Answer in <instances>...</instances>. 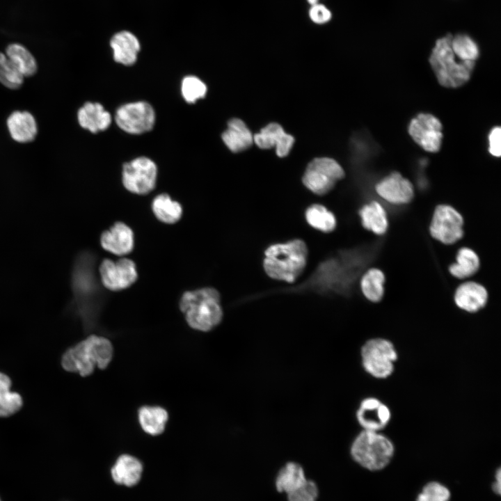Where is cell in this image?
<instances>
[{"instance_id": "cell-1", "label": "cell", "mask_w": 501, "mask_h": 501, "mask_svg": "<svg viewBox=\"0 0 501 501\" xmlns=\"http://www.w3.org/2000/svg\"><path fill=\"white\" fill-rule=\"evenodd\" d=\"M308 257V245L301 239L276 242L264 249L262 268L271 279L294 283L304 273Z\"/></svg>"}, {"instance_id": "cell-2", "label": "cell", "mask_w": 501, "mask_h": 501, "mask_svg": "<svg viewBox=\"0 0 501 501\" xmlns=\"http://www.w3.org/2000/svg\"><path fill=\"white\" fill-rule=\"evenodd\" d=\"M113 347L110 340L100 334H89L86 338L68 348L62 355L64 370L82 377L91 375L96 367L106 369L112 360Z\"/></svg>"}, {"instance_id": "cell-3", "label": "cell", "mask_w": 501, "mask_h": 501, "mask_svg": "<svg viewBox=\"0 0 501 501\" xmlns=\"http://www.w3.org/2000/svg\"><path fill=\"white\" fill-rule=\"evenodd\" d=\"M179 308L187 324L202 332L216 328L223 317L221 294L212 287L185 292L180 299Z\"/></svg>"}, {"instance_id": "cell-4", "label": "cell", "mask_w": 501, "mask_h": 501, "mask_svg": "<svg viewBox=\"0 0 501 501\" xmlns=\"http://www.w3.org/2000/svg\"><path fill=\"white\" fill-rule=\"evenodd\" d=\"M452 35L437 39L432 47L429 62L440 85L457 88L470 78L475 62L463 61L456 58L451 47Z\"/></svg>"}, {"instance_id": "cell-5", "label": "cell", "mask_w": 501, "mask_h": 501, "mask_svg": "<svg viewBox=\"0 0 501 501\" xmlns=\"http://www.w3.org/2000/svg\"><path fill=\"white\" fill-rule=\"evenodd\" d=\"M353 459L363 468L378 471L385 468L391 461L395 447L391 440L381 431L363 430L351 445Z\"/></svg>"}, {"instance_id": "cell-6", "label": "cell", "mask_w": 501, "mask_h": 501, "mask_svg": "<svg viewBox=\"0 0 501 501\" xmlns=\"http://www.w3.org/2000/svg\"><path fill=\"white\" fill-rule=\"evenodd\" d=\"M360 353L363 367L372 377L383 379L393 373L398 354L390 340L381 337L370 339L363 345Z\"/></svg>"}, {"instance_id": "cell-7", "label": "cell", "mask_w": 501, "mask_h": 501, "mask_svg": "<svg viewBox=\"0 0 501 501\" xmlns=\"http://www.w3.org/2000/svg\"><path fill=\"white\" fill-rule=\"evenodd\" d=\"M344 177L343 168L335 159L319 157L308 164L302 182L314 194L324 196L330 192Z\"/></svg>"}, {"instance_id": "cell-8", "label": "cell", "mask_w": 501, "mask_h": 501, "mask_svg": "<svg viewBox=\"0 0 501 501\" xmlns=\"http://www.w3.org/2000/svg\"><path fill=\"white\" fill-rule=\"evenodd\" d=\"M464 219L454 207L440 204L432 214L429 231L431 237L443 245H452L464 235Z\"/></svg>"}, {"instance_id": "cell-9", "label": "cell", "mask_w": 501, "mask_h": 501, "mask_svg": "<svg viewBox=\"0 0 501 501\" xmlns=\"http://www.w3.org/2000/svg\"><path fill=\"white\" fill-rule=\"evenodd\" d=\"M157 177V165L145 157H137L125 163L122 167L123 186L135 194L145 195L152 191L155 187Z\"/></svg>"}, {"instance_id": "cell-10", "label": "cell", "mask_w": 501, "mask_h": 501, "mask_svg": "<svg viewBox=\"0 0 501 501\" xmlns=\"http://www.w3.org/2000/svg\"><path fill=\"white\" fill-rule=\"evenodd\" d=\"M115 121L122 131L131 134H141L152 129L155 112L146 102H130L117 109Z\"/></svg>"}, {"instance_id": "cell-11", "label": "cell", "mask_w": 501, "mask_h": 501, "mask_svg": "<svg viewBox=\"0 0 501 501\" xmlns=\"http://www.w3.org/2000/svg\"><path fill=\"white\" fill-rule=\"evenodd\" d=\"M99 270L102 285L111 291L127 289L138 278L134 262L127 257L116 262L106 258L101 262Z\"/></svg>"}, {"instance_id": "cell-12", "label": "cell", "mask_w": 501, "mask_h": 501, "mask_svg": "<svg viewBox=\"0 0 501 501\" xmlns=\"http://www.w3.org/2000/svg\"><path fill=\"white\" fill-rule=\"evenodd\" d=\"M442 124L434 116L420 113L413 118L408 126V133L414 141L429 152H438L443 138Z\"/></svg>"}, {"instance_id": "cell-13", "label": "cell", "mask_w": 501, "mask_h": 501, "mask_svg": "<svg viewBox=\"0 0 501 501\" xmlns=\"http://www.w3.org/2000/svg\"><path fill=\"white\" fill-rule=\"evenodd\" d=\"M375 191L381 198L395 205H407L415 196L412 183L398 172H393L380 180L375 186Z\"/></svg>"}, {"instance_id": "cell-14", "label": "cell", "mask_w": 501, "mask_h": 501, "mask_svg": "<svg viewBox=\"0 0 501 501\" xmlns=\"http://www.w3.org/2000/svg\"><path fill=\"white\" fill-rule=\"evenodd\" d=\"M356 419L363 430L381 431L390 422L389 407L376 397L363 399L356 411Z\"/></svg>"}, {"instance_id": "cell-15", "label": "cell", "mask_w": 501, "mask_h": 501, "mask_svg": "<svg viewBox=\"0 0 501 501\" xmlns=\"http://www.w3.org/2000/svg\"><path fill=\"white\" fill-rule=\"evenodd\" d=\"M453 299L455 305L460 310L475 313L486 306L488 293L483 285L475 281H467L456 287Z\"/></svg>"}, {"instance_id": "cell-16", "label": "cell", "mask_w": 501, "mask_h": 501, "mask_svg": "<svg viewBox=\"0 0 501 501\" xmlns=\"http://www.w3.org/2000/svg\"><path fill=\"white\" fill-rule=\"evenodd\" d=\"M100 244L106 251L118 256L125 255L134 249V232L125 223L116 222L102 233Z\"/></svg>"}, {"instance_id": "cell-17", "label": "cell", "mask_w": 501, "mask_h": 501, "mask_svg": "<svg viewBox=\"0 0 501 501\" xmlns=\"http://www.w3.org/2000/svg\"><path fill=\"white\" fill-rule=\"evenodd\" d=\"M253 142L261 149L275 147L277 155L284 157L289 153L294 138L287 134L279 124L271 122L253 136Z\"/></svg>"}, {"instance_id": "cell-18", "label": "cell", "mask_w": 501, "mask_h": 501, "mask_svg": "<svg viewBox=\"0 0 501 501\" xmlns=\"http://www.w3.org/2000/svg\"><path fill=\"white\" fill-rule=\"evenodd\" d=\"M143 471L142 462L136 456L122 454L116 460L111 468L113 482L119 485L132 487L141 480Z\"/></svg>"}, {"instance_id": "cell-19", "label": "cell", "mask_w": 501, "mask_h": 501, "mask_svg": "<svg viewBox=\"0 0 501 501\" xmlns=\"http://www.w3.org/2000/svg\"><path fill=\"white\" fill-rule=\"evenodd\" d=\"M110 45L116 62L128 66L136 61L141 45L132 33L128 31L116 33L111 38Z\"/></svg>"}, {"instance_id": "cell-20", "label": "cell", "mask_w": 501, "mask_h": 501, "mask_svg": "<svg viewBox=\"0 0 501 501\" xmlns=\"http://www.w3.org/2000/svg\"><path fill=\"white\" fill-rule=\"evenodd\" d=\"M6 125L11 138L20 143L33 141L38 134L36 120L29 111H13L7 118Z\"/></svg>"}, {"instance_id": "cell-21", "label": "cell", "mask_w": 501, "mask_h": 501, "mask_svg": "<svg viewBox=\"0 0 501 501\" xmlns=\"http://www.w3.org/2000/svg\"><path fill=\"white\" fill-rule=\"evenodd\" d=\"M79 125L91 133L106 130L111 123V114L98 102H86L77 112Z\"/></svg>"}, {"instance_id": "cell-22", "label": "cell", "mask_w": 501, "mask_h": 501, "mask_svg": "<svg viewBox=\"0 0 501 501\" xmlns=\"http://www.w3.org/2000/svg\"><path fill=\"white\" fill-rule=\"evenodd\" d=\"M362 227L376 235H383L389 228V220L385 207L378 201L372 200L358 210Z\"/></svg>"}, {"instance_id": "cell-23", "label": "cell", "mask_w": 501, "mask_h": 501, "mask_svg": "<svg viewBox=\"0 0 501 501\" xmlns=\"http://www.w3.org/2000/svg\"><path fill=\"white\" fill-rule=\"evenodd\" d=\"M222 140L230 151L236 153L248 149L253 143V136L244 121L232 118L222 134Z\"/></svg>"}, {"instance_id": "cell-24", "label": "cell", "mask_w": 501, "mask_h": 501, "mask_svg": "<svg viewBox=\"0 0 501 501\" xmlns=\"http://www.w3.org/2000/svg\"><path fill=\"white\" fill-rule=\"evenodd\" d=\"M480 268V259L477 253L469 247L460 248L456 254L455 262L448 267L451 276L459 280L471 278Z\"/></svg>"}, {"instance_id": "cell-25", "label": "cell", "mask_w": 501, "mask_h": 501, "mask_svg": "<svg viewBox=\"0 0 501 501\" xmlns=\"http://www.w3.org/2000/svg\"><path fill=\"white\" fill-rule=\"evenodd\" d=\"M138 418L141 429L148 434H161L168 420V411L159 406H143L138 408Z\"/></svg>"}, {"instance_id": "cell-26", "label": "cell", "mask_w": 501, "mask_h": 501, "mask_svg": "<svg viewBox=\"0 0 501 501\" xmlns=\"http://www.w3.org/2000/svg\"><path fill=\"white\" fill-rule=\"evenodd\" d=\"M385 273L379 268L367 269L361 276L360 287L365 298L374 303L382 301L385 295Z\"/></svg>"}, {"instance_id": "cell-27", "label": "cell", "mask_w": 501, "mask_h": 501, "mask_svg": "<svg viewBox=\"0 0 501 501\" xmlns=\"http://www.w3.org/2000/svg\"><path fill=\"white\" fill-rule=\"evenodd\" d=\"M305 219L310 228L320 232L328 234L337 227V218L334 213L323 205L315 203L305 209Z\"/></svg>"}, {"instance_id": "cell-28", "label": "cell", "mask_w": 501, "mask_h": 501, "mask_svg": "<svg viewBox=\"0 0 501 501\" xmlns=\"http://www.w3.org/2000/svg\"><path fill=\"white\" fill-rule=\"evenodd\" d=\"M306 479L304 470L300 464L288 462L278 472L275 485L278 492L287 494L299 487Z\"/></svg>"}, {"instance_id": "cell-29", "label": "cell", "mask_w": 501, "mask_h": 501, "mask_svg": "<svg viewBox=\"0 0 501 501\" xmlns=\"http://www.w3.org/2000/svg\"><path fill=\"white\" fill-rule=\"evenodd\" d=\"M152 210L159 221L166 224L178 222L183 212L181 204L173 200L167 193L159 194L154 198Z\"/></svg>"}, {"instance_id": "cell-30", "label": "cell", "mask_w": 501, "mask_h": 501, "mask_svg": "<svg viewBox=\"0 0 501 501\" xmlns=\"http://www.w3.org/2000/svg\"><path fill=\"white\" fill-rule=\"evenodd\" d=\"M12 381L6 374L0 372V418L10 417L23 406L22 396L11 390Z\"/></svg>"}, {"instance_id": "cell-31", "label": "cell", "mask_w": 501, "mask_h": 501, "mask_svg": "<svg viewBox=\"0 0 501 501\" xmlns=\"http://www.w3.org/2000/svg\"><path fill=\"white\" fill-rule=\"evenodd\" d=\"M5 54L24 77H31L36 73V60L24 45L19 43L10 44Z\"/></svg>"}, {"instance_id": "cell-32", "label": "cell", "mask_w": 501, "mask_h": 501, "mask_svg": "<svg viewBox=\"0 0 501 501\" xmlns=\"http://www.w3.org/2000/svg\"><path fill=\"white\" fill-rule=\"evenodd\" d=\"M451 47L456 58L463 61L475 62L479 56V45L466 33L452 35Z\"/></svg>"}, {"instance_id": "cell-33", "label": "cell", "mask_w": 501, "mask_h": 501, "mask_svg": "<svg viewBox=\"0 0 501 501\" xmlns=\"http://www.w3.org/2000/svg\"><path fill=\"white\" fill-rule=\"evenodd\" d=\"M24 79L6 54L0 52V83L9 89L15 90L22 86Z\"/></svg>"}, {"instance_id": "cell-34", "label": "cell", "mask_w": 501, "mask_h": 501, "mask_svg": "<svg viewBox=\"0 0 501 501\" xmlns=\"http://www.w3.org/2000/svg\"><path fill=\"white\" fill-rule=\"evenodd\" d=\"M207 90L205 84L197 77L189 75L182 81V95L189 104H193L198 100L205 97Z\"/></svg>"}, {"instance_id": "cell-35", "label": "cell", "mask_w": 501, "mask_h": 501, "mask_svg": "<svg viewBox=\"0 0 501 501\" xmlns=\"http://www.w3.org/2000/svg\"><path fill=\"white\" fill-rule=\"evenodd\" d=\"M450 496V491L445 485L433 481L423 487L416 501H449Z\"/></svg>"}, {"instance_id": "cell-36", "label": "cell", "mask_w": 501, "mask_h": 501, "mask_svg": "<svg viewBox=\"0 0 501 501\" xmlns=\"http://www.w3.org/2000/svg\"><path fill=\"white\" fill-rule=\"evenodd\" d=\"M318 495L316 483L307 479L299 487L287 493V497L288 501H316Z\"/></svg>"}, {"instance_id": "cell-37", "label": "cell", "mask_w": 501, "mask_h": 501, "mask_svg": "<svg viewBox=\"0 0 501 501\" xmlns=\"http://www.w3.org/2000/svg\"><path fill=\"white\" fill-rule=\"evenodd\" d=\"M489 152L494 157H499L501 154V129L500 127L493 128L488 136Z\"/></svg>"}, {"instance_id": "cell-38", "label": "cell", "mask_w": 501, "mask_h": 501, "mask_svg": "<svg viewBox=\"0 0 501 501\" xmlns=\"http://www.w3.org/2000/svg\"><path fill=\"white\" fill-rule=\"evenodd\" d=\"M311 19L317 24H323L330 20L331 14L324 6L315 4L310 10Z\"/></svg>"}, {"instance_id": "cell-39", "label": "cell", "mask_w": 501, "mask_h": 501, "mask_svg": "<svg viewBox=\"0 0 501 501\" xmlns=\"http://www.w3.org/2000/svg\"><path fill=\"white\" fill-rule=\"evenodd\" d=\"M501 471L500 468H498L495 472V481L493 483L492 488L493 491L498 495L500 494L501 491Z\"/></svg>"}, {"instance_id": "cell-40", "label": "cell", "mask_w": 501, "mask_h": 501, "mask_svg": "<svg viewBox=\"0 0 501 501\" xmlns=\"http://www.w3.org/2000/svg\"><path fill=\"white\" fill-rule=\"evenodd\" d=\"M308 1L310 4L315 5L317 2L318 0H308Z\"/></svg>"}]
</instances>
